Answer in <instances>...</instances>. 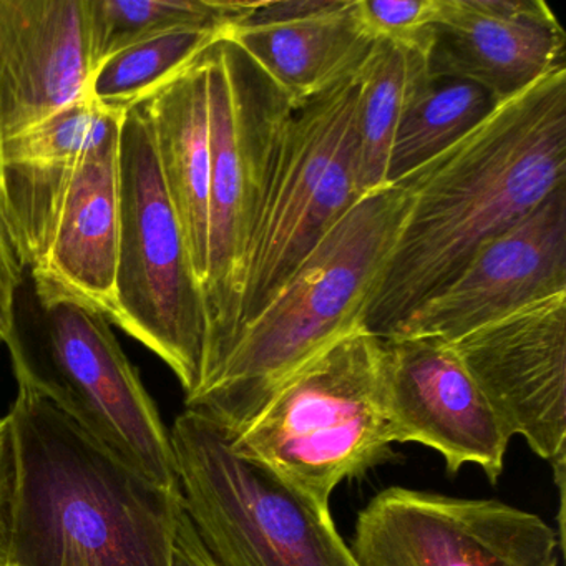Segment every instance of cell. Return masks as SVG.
I'll return each mask as SVG.
<instances>
[{
    "label": "cell",
    "instance_id": "cell-1",
    "mask_svg": "<svg viewBox=\"0 0 566 566\" xmlns=\"http://www.w3.org/2000/svg\"><path fill=\"white\" fill-rule=\"evenodd\" d=\"M410 207L364 317L387 339L486 241L566 188V67L502 102L452 147L397 181Z\"/></svg>",
    "mask_w": 566,
    "mask_h": 566
},
{
    "label": "cell",
    "instance_id": "cell-2",
    "mask_svg": "<svg viewBox=\"0 0 566 566\" xmlns=\"http://www.w3.org/2000/svg\"><path fill=\"white\" fill-rule=\"evenodd\" d=\"M8 563L171 566L180 490L148 480L54 403L19 386Z\"/></svg>",
    "mask_w": 566,
    "mask_h": 566
},
{
    "label": "cell",
    "instance_id": "cell-3",
    "mask_svg": "<svg viewBox=\"0 0 566 566\" xmlns=\"http://www.w3.org/2000/svg\"><path fill=\"white\" fill-rule=\"evenodd\" d=\"M410 207L403 185L363 195L238 334L218 373L188 410L237 436L291 374L364 327Z\"/></svg>",
    "mask_w": 566,
    "mask_h": 566
},
{
    "label": "cell",
    "instance_id": "cell-4",
    "mask_svg": "<svg viewBox=\"0 0 566 566\" xmlns=\"http://www.w3.org/2000/svg\"><path fill=\"white\" fill-rule=\"evenodd\" d=\"M231 446L329 506L340 482L392 455L384 339L360 327L317 354L276 387Z\"/></svg>",
    "mask_w": 566,
    "mask_h": 566
},
{
    "label": "cell",
    "instance_id": "cell-5",
    "mask_svg": "<svg viewBox=\"0 0 566 566\" xmlns=\"http://www.w3.org/2000/svg\"><path fill=\"white\" fill-rule=\"evenodd\" d=\"M205 59L211 178L210 250L203 287L208 343L200 389L218 373L240 331L251 243L281 134L294 107L287 95L228 39L210 45Z\"/></svg>",
    "mask_w": 566,
    "mask_h": 566
},
{
    "label": "cell",
    "instance_id": "cell-6",
    "mask_svg": "<svg viewBox=\"0 0 566 566\" xmlns=\"http://www.w3.org/2000/svg\"><path fill=\"white\" fill-rule=\"evenodd\" d=\"M168 432L181 503L214 566H357L331 506L234 452L223 427L187 409Z\"/></svg>",
    "mask_w": 566,
    "mask_h": 566
},
{
    "label": "cell",
    "instance_id": "cell-7",
    "mask_svg": "<svg viewBox=\"0 0 566 566\" xmlns=\"http://www.w3.org/2000/svg\"><path fill=\"white\" fill-rule=\"evenodd\" d=\"M118 175L117 310L111 324L160 357L190 397L203 382L207 307L165 190L150 128L137 107L122 120Z\"/></svg>",
    "mask_w": 566,
    "mask_h": 566
},
{
    "label": "cell",
    "instance_id": "cell-8",
    "mask_svg": "<svg viewBox=\"0 0 566 566\" xmlns=\"http://www.w3.org/2000/svg\"><path fill=\"white\" fill-rule=\"evenodd\" d=\"M42 311L34 336L15 329L6 343L19 386L54 403L151 482L180 490L170 432L107 317L75 301Z\"/></svg>",
    "mask_w": 566,
    "mask_h": 566
},
{
    "label": "cell",
    "instance_id": "cell-9",
    "mask_svg": "<svg viewBox=\"0 0 566 566\" xmlns=\"http://www.w3.org/2000/svg\"><path fill=\"white\" fill-rule=\"evenodd\" d=\"M357 92L359 74L294 105L286 118L251 243L240 331L363 197L354 134Z\"/></svg>",
    "mask_w": 566,
    "mask_h": 566
},
{
    "label": "cell",
    "instance_id": "cell-10",
    "mask_svg": "<svg viewBox=\"0 0 566 566\" xmlns=\"http://www.w3.org/2000/svg\"><path fill=\"white\" fill-rule=\"evenodd\" d=\"M349 548L357 566H558L563 539L499 500L390 486L360 510Z\"/></svg>",
    "mask_w": 566,
    "mask_h": 566
},
{
    "label": "cell",
    "instance_id": "cell-11",
    "mask_svg": "<svg viewBox=\"0 0 566 566\" xmlns=\"http://www.w3.org/2000/svg\"><path fill=\"white\" fill-rule=\"evenodd\" d=\"M450 346L510 437L566 460V293L476 327Z\"/></svg>",
    "mask_w": 566,
    "mask_h": 566
},
{
    "label": "cell",
    "instance_id": "cell-12",
    "mask_svg": "<svg viewBox=\"0 0 566 566\" xmlns=\"http://www.w3.org/2000/svg\"><path fill=\"white\" fill-rule=\"evenodd\" d=\"M566 293V188L475 251L387 339L450 340L553 294Z\"/></svg>",
    "mask_w": 566,
    "mask_h": 566
},
{
    "label": "cell",
    "instance_id": "cell-13",
    "mask_svg": "<svg viewBox=\"0 0 566 566\" xmlns=\"http://www.w3.org/2000/svg\"><path fill=\"white\" fill-rule=\"evenodd\" d=\"M384 410L390 443L437 450L450 473L502 476L512 437L447 340L384 339Z\"/></svg>",
    "mask_w": 566,
    "mask_h": 566
},
{
    "label": "cell",
    "instance_id": "cell-14",
    "mask_svg": "<svg viewBox=\"0 0 566 566\" xmlns=\"http://www.w3.org/2000/svg\"><path fill=\"white\" fill-rule=\"evenodd\" d=\"M122 120L124 114L101 107L48 256L31 271L41 307L75 301L104 314L108 323L117 310Z\"/></svg>",
    "mask_w": 566,
    "mask_h": 566
},
{
    "label": "cell",
    "instance_id": "cell-15",
    "mask_svg": "<svg viewBox=\"0 0 566 566\" xmlns=\"http://www.w3.org/2000/svg\"><path fill=\"white\" fill-rule=\"evenodd\" d=\"M88 0H0V145L88 94Z\"/></svg>",
    "mask_w": 566,
    "mask_h": 566
},
{
    "label": "cell",
    "instance_id": "cell-16",
    "mask_svg": "<svg viewBox=\"0 0 566 566\" xmlns=\"http://www.w3.org/2000/svg\"><path fill=\"white\" fill-rule=\"evenodd\" d=\"M565 31L543 0H449L427 71L479 85L499 105L565 69Z\"/></svg>",
    "mask_w": 566,
    "mask_h": 566
},
{
    "label": "cell",
    "instance_id": "cell-17",
    "mask_svg": "<svg viewBox=\"0 0 566 566\" xmlns=\"http://www.w3.org/2000/svg\"><path fill=\"white\" fill-rule=\"evenodd\" d=\"M98 114L97 102L85 95L0 145V217L24 270L48 256Z\"/></svg>",
    "mask_w": 566,
    "mask_h": 566
},
{
    "label": "cell",
    "instance_id": "cell-18",
    "mask_svg": "<svg viewBox=\"0 0 566 566\" xmlns=\"http://www.w3.org/2000/svg\"><path fill=\"white\" fill-rule=\"evenodd\" d=\"M195 276L203 291L210 250V95L205 51L137 105Z\"/></svg>",
    "mask_w": 566,
    "mask_h": 566
},
{
    "label": "cell",
    "instance_id": "cell-19",
    "mask_svg": "<svg viewBox=\"0 0 566 566\" xmlns=\"http://www.w3.org/2000/svg\"><path fill=\"white\" fill-rule=\"evenodd\" d=\"M224 39L294 105L359 74L374 45L357 25L354 0H317L311 11L273 24L231 25Z\"/></svg>",
    "mask_w": 566,
    "mask_h": 566
},
{
    "label": "cell",
    "instance_id": "cell-20",
    "mask_svg": "<svg viewBox=\"0 0 566 566\" xmlns=\"http://www.w3.org/2000/svg\"><path fill=\"white\" fill-rule=\"evenodd\" d=\"M427 59L387 42H374L359 72L354 111L357 190L386 187L390 150L412 95L429 82Z\"/></svg>",
    "mask_w": 566,
    "mask_h": 566
},
{
    "label": "cell",
    "instance_id": "cell-21",
    "mask_svg": "<svg viewBox=\"0 0 566 566\" xmlns=\"http://www.w3.org/2000/svg\"><path fill=\"white\" fill-rule=\"evenodd\" d=\"M495 101L479 85L430 78L410 98L390 150L387 184H397L482 124Z\"/></svg>",
    "mask_w": 566,
    "mask_h": 566
},
{
    "label": "cell",
    "instance_id": "cell-22",
    "mask_svg": "<svg viewBox=\"0 0 566 566\" xmlns=\"http://www.w3.org/2000/svg\"><path fill=\"white\" fill-rule=\"evenodd\" d=\"M94 72L124 49L175 29H230L254 2L221 0H88Z\"/></svg>",
    "mask_w": 566,
    "mask_h": 566
},
{
    "label": "cell",
    "instance_id": "cell-23",
    "mask_svg": "<svg viewBox=\"0 0 566 566\" xmlns=\"http://www.w3.org/2000/svg\"><path fill=\"white\" fill-rule=\"evenodd\" d=\"M228 29L185 28L145 39L112 55L92 75L88 95L104 111L125 114L195 57L227 35Z\"/></svg>",
    "mask_w": 566,
    "mask_h": 566
},
{
    "label": "cell",
    "instance_id": "cell-24",
    "mask_svg": "<svg viewBox=\"0 0 566 566\" xmlns=\"http://www.w3.org/2000/svg\"><path fill=\"white\" fill-rule=\"evenodd\" d=\"M449 0H354L357 25L373 42L429 57Z\"/></svg>",
    "mask_w": 566,
    "mask_h": 566
},
{
    "label": "cell",
    "instance_id": "cell-25",
    "mask_svg": "<svg viewBox=\"0 0 566 566\" xmlns=\"http://www.w3.org/2000/svg\"><path fill=\"white\" fill-rule=\"evenodd\" d=\"M24 281V268L19 263L0 217V343H8L18 329V294Z\"/></svg>",
    "mask_w": 566,
    "mask_h": 566
},
{
    "label": "cell",
    "instance_id": "cell-26",
    "mask_svg": "<svg viewBox=\"0 0 566 566\" xmlns=\"http://www.w3.org/2000/svg\"><path fill=\"white\" fill-rule=\"evenodd\" d=\"M171 566H214L213 559L201 545L200 538L185 512L184 503H181L180 515H178Z\"/></svg>",
    "mask_w": 566,
    "mask_h": 566
},
{
    "label": "cell",
    "instance_id": "cell-27",
    "mask_svg": "<svg viewBox=\"0 0 566 566\" xmlns=\"http://www.w3.org/2000/svg\"><path fill=\"white\" fill-rule=\"evenodd\" d=\"M6 566H15V565H11V563H8V565H6Z\"/></svg>",
    "mask_w": 566,
    "mask_h": 566
}]
</instances>
